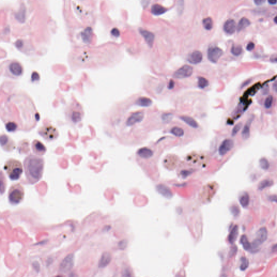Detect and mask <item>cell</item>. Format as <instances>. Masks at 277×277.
<instances>
[{
	"instance_id": "1",
	"label": "cell",
	"mask_w": 277,
	"mask_h": 277,
	"mask_svg": "<svg viewBox=\"0 0 277 277\" xmlns=\"http://www.w3.org/2000/svg\"><path fill=\"white\" fill-rule=\"evenodd\" d=\"M44 160L41 157L30 155L24 160V168L28 181L35 183L41 179L44 169Z\"/></svg>"
},
{
	"instance_id": "2",
	"label": "cell",
	"mask_w": 277,
	"mask_h": 277,
	"mask_svg": "<svg viewBox=\"0 0 277 277\" xmlns=\"http://www.w3.org/2000/svg\"><path fill=\"white\" fill-rule=\"evenodd\" d=\"M4 169L10 179H19L23 173V167L19 160L10 159L5 163Z\"/></svg>"
},
{
	"instance_id": "3",
	"label": "cell",
	"mask_w": 277,
	"mask_h": 277,
	"mask_svg": "<svg viewBox=\"0 0 277 277\" xmlns=\"http://www.w3.org/2000/svg\"><path fill=\"white\" fill-rule=\"evenodd\" d=\"M24 190L20 183H17L11 186L8 192L9 201L12 205L20 204L23 200Z\"/></svg>"
},
{
	"instance_id": "4",
	"label": "cell",
	"mask_w": 277,
	"mask_h": 277,
	"mask_svg": "<svg viewBox=\"0 0 277 277\" xmlns=\"http://www.w3.org/2000/svg\"><path fill=\"white\" fill-rule=\"evenodd\" d=\"M24 69L20 62L11 61L4 69V76L13 78H17L23 75Z\"/></svg>"
},
{
	"instance_id": "5",
	"label": "cell",
	"mask_w": 277,
	"mask_h": 277,
	"mask_svg": "<svg viewBox=\"0 0 277 277\" xmlns=\"http://www.w3.org/2000/svg\"><path fill=\"white\" fill-rule=\"evenodd\" d=\"M39 134L47 141H52L59 137V131L57 128L52 125H46L39 130Z\"/></svg>"
},
{
	"instance_id": "6",
	"label": "cell",
	"mask_w": 277,
	"mask_h": 277,
	"mask_svg": "<svg viewBox=\"0 0 277 277\" xmlns=\"http://www.w3.org/2000/svg\"><path fill=\"white\" fill-rule=\"evenodd\" d=\"M268 232L266 227H261L257 232L256 239L252 242L251 244V248L250 251H254L257 250L259 247L263 242L266 240Z\"/></svg>"
},
{
	"instance_id": "7",
	"label": "cell",
	"mask_w": 277,
	"mask_h": 277,
	"mask_svg": "<svg viewBox=\"0 0 277 277\" xmlns=\"http://www.w3.org/2000/svg\"><path fill=\"white\" fill-rule=\"evenodd\" d=\"M67 115L69 121L73 124H77L81 121L83 115V112L81 106H71Z\"/></svg>"
},
{
	"instance_id": "8",
	"label": "cell",
	"mask_w": 277,
	"mask_h": 277,
	"mask_svg": "<svg viewBox=\"0 0 277 277\" xmlns=\"http://www.w3.org/2000/svg\"><path fill=\"white\" fill-rule=\"evenodd\" d=\"M193 72V69L192 67H191V65H185L174 72V73L173 74V78L179 79L187 78L192 75Z\"/></svg>"
},
{
	"instance_id": "9",
	"label": "cell",
	"mask_w": 277,
	"mask_h": 277,
	"mask_svg": "<svg viewBox=\"0 0 277 277\" xmlns=\"http://www.w3.org/2000/svg\"><path fill=\"white\" fill-rule=\"evenodd\" d=\"M222 49L217 47H209L207 52V57L209 60L213 63H217L223 55Z\"/></svg>"
},
{
	"instance_id": "10",
	"label": "cell",
	"mask_w": 277,
	"mask_h": 277,
	"mask_svg": "<svg viewBox=\"0 0 277 277\" xmlns=\"http://www.w3.org/2000/svg\"><path fill=\"white\" fill-rule=\"evenodd\" d=\"M144 112L142 111H139L133 113L128 117L126 121V125L128 126H132L134 124L140 122L144 118Z\"/></svg>"
},
{
	"instance_id": "11",
	"label": "cell",
	"mask_w": 277,
	"mask_h": 277,
	"mask_svg": "<svg viewBox=\"0 0 277 277\" xmlns=\"http://www.w3.org/2000/svg\"><path fill=\"white\" fill-rule=\"evenodd\" d=\"M234 147V142L231 139H226L222 141L219 148V153L220 155H224L227 153Z\"/></svg>"
},
{
	"instance_id": "12",
	"label": "cell",
	"mask_w": 277,
	"mask_h": 277,
	"mask_svg": "<svg viewBox=\"0 0 277 277\" xmlns=\"http://www.w3.org/2000/svg\"><path fill=\"white\" fill-rule=\"evenodd\" d=\"M74 265V256L73 254L68 255L63 260L60 265V270L63 273H67L71 270Z\"/></svg>"
},
{
	"instance_id": "13",
	"label": "cell",
	"mask_w": 277,
	"mask_h": 277,
	"mask_svg": "<svg viewBox=\"0 0 277 277\" xmlns=\"http://www.w3.org/2000/svg\"><path fill=\"white\" fill-rule=\"evenodd\" d=\"M32 146L33 152L36 154V155L41 156L46 153L47 148L45 146V145L43 144L41 141L37 140L33 141Z\"/></svg>"
},
{
	"instance_id": "14",
	"label": "cell",
	"mask_w": 277,
	"mask_h": 277,
	"mask_svg": "<svg viewBox=\"0 0 277 277\" xmlns=\"http://www.w3.org/2000/svg\"><path fill=\"white\" fill-rule=\"evenodd\" d=\"M1 146L4 148V150L7 151H12L10 149V146L13 149H14L15 147V144L13 140L8 137L7 135H2L1 137Z\"/></svg>"
},
{
	"instance_id": "15",
	"label": "cell",
	"mask_w": 277,
	"mask_h": 277,
	"mask_svg": "<svg viewBox=\"0 0 277 277\" xmlns=\"http://www.w3.org/2000/svg\"><path fill=\"white\" fill-rule=\"evenodd\" d=\"M203 56L201 52H200V51L196 50L189 54L188 58V61L191 64L196 65L201 62Z\"/></svg>"
},
{
	"instance_id": "16",
	"label": "cell",
	"mask_w": 277,
	"mask_h": 277,
	"mask_svg": "<svg viewBox=\"0 0 277 277\" xmlns=\"http://www.w3.org/2000/svg\"><path fill=\"white\" fill-rule=\"evenodd\" d=\"M254 119V115H251L250 117L248 119L246 124H245L244 127L243 128V130H242L241 136L242 138L245 140L248 139L250 137V127Z\"/></svg>"
},
{
	"instance_id": "17",
	"label": "cell",
	"mask_w": 277,
	"mask_h": 277,
	"mask_svg": "<svg viewBox=\"0 0 277 277\" xmlns=\"http://www.w3.org/2000/svg\"><path fill=\"white\" fill-rule=\"evenodd\" d=\"M139 32L140 33L141 35L143 36L146 42L148 45V46L152 47L153 45L154 38H155L154 34L148 31L147 30L143 29L142 28L139 29Z\"/></svg>"
},
{
	"instance_id": "18",
	"label": "cell",
	"mask_w": 277,
	"mask_h": 277,
	"mask_svg": "<svg viewBox=\"0 0 277 277\" xmlns=\"http://www.w3.org/2000/svg\"><path fill=\"white\" fill-rule=\"evenodd\" d=\"M157 190L162 196L167 199H171L173 196V193L171 190L163 184H160L157 186Z\"/></svg>"
},
{
	"instance_id": "19",
	"label": "cell",
	"mask_w": 277,
	"mask_h": 277,
	"mask_svg": "<svg viewBox=\"0 0 277 277\" xmlns=\"http://www.w3.org/2000/svg\"><path fill=\"white\" fill-rule=\"evenodd\" d=\"M236 29V24L233 19L227 20L224 25V30L228 34H232Z\"/></svg>"
},
{
	"instance_id": "20",
	"label": "cell",
	"mask_w": 277,
	"mask_h": 277,
	"mask_svg": "<svg viewBox=\"0 0 277 277\" xmlns=\"http://www.w3.org/2000/svg\"><path fill=\"white\" fill-rule=\"evenodd\" d=\"M112 259L111 254L107 252H106L103 253L101 256V259L99 261V267L100 268H104L107 266L110 263Z\"/></svg>"
},
{
	"instance_id": "21",
	"label": "cell",
	"mask_w": 277,
	"mask_h": 277,
	"mask_svg": "<svg viewBox=\"0 0 277 277\" xmlns=\"http://www.w3.org/2000/svg\"><path fill=\"white\" fill-rule=\"evenodd\" d=\"M137 154L142 158L148 159L153 156V152L150 148L147 147H143L137 150Z\"/></svg>"
},
{
	"instance_id": "22",
	"label": "cell",
	"mask_w": 277,
	"mask_h": 277,
	"mask_svg": "<svg viewBox=\"0 0 277 277\" xmlns=\"http://www.w3.org/2000/svg\"><path fill=\"white\" fill-rule=\"evenodd\" d=\"M153 103L152 100L147 97H140L137 99L135 104L141 107H150Z\"/></svg>"
},
{
	"instance_id": "23",
	"label": "cell",
	"mask_w": 277,
	"mask_h": 277,
	"mask_svg": "<svg viewBox=\"0 0 277 277\" xmlns=\"http://www.w3.org/2000/svg\"><path fill=\"white\" fill-rule=\"evenodd\" d=\"M180 119L181 120L184 121L185 122H186L187 124H189V126L193 127L194 128H197L199 126L198 122L193 118L191 117L183 115V116H181L180 117Z\"/></svg>"
},
{
	"instance_id": "24",
	"label": "cell",
	"mask_w": 277,
	"mask_h": 277,
	"mask_svg": "<svg viewBox=\"0 0 277 277\" xmlns=\"http://www.w3.org/2000/svg\"><path fill=\"white\" fill-rule=\"evenodd\" d=\"M167 9L166 8L161 6L158 4H154L151 8V12L154 15H162L166 12Z\"/></svg>"
},
{
	"instance_id": "25",
	"label": "cell",
	"mask_w": 277,
	"mask_h": 277,
	"mask_svg": "<svg viewBox=\"0 0 277 277\" xmlns=\"http://www.w3.org/2000/svg\"><path fill=\"white\" fill-rule=\"evenodd\" d=\"M238 232H239L238 226L237 225H235V226L233 227V228H232V230L230 232V235H228V242L230 244H233L235 241V240H237V237H238Z\"/></svg>"
},
{
	"instance_id": "26",
	"label": "cell",
	"mask_w": 277,
	"mask_h": 277,
	"mask_svg": "<svg viewBox=\"0 0 277 277\" xmlns=\"http://www.w3.org/2000/svg\"><path fill=\"white\" fill-rule=\"evenodd\" d=\"M251 24L250 21L246 17H242L239 21L237 26L238 32H240L242 30L245 29L246 28L249 26Z\"/></svg>"
},
{
	"instance_id": "27",
	"label": "cell",
	"mask_w": 277,
	"mask_h": 277,
	"mask_svg": "<svg viewBox=\"0 0 277 277\" xmlns=\"http://www.w3.org/2000/svg\"><path fill=\"white\" fill-rule=\"evenodd\" d=\"M239 202L244 207H247L250 203V196L248 193L244 192L239 197Z\"/></svg>"
},
{
	"instance_id": "28",
	"label": "cell",
	"mask_w": 277,
	"mask_h": 277,
	"mask_svg": "<svg viewBox=\"0 0 277 277\" xmlns=\"http://www.w3.org/2000/svg\"><path fill=\"white\" fill-rule=\"evenodd\" d=\"M92 30L91 28L87 27L85 31L82 33V38L85 43L90 42L91 40V35Z\"/></svg>"
},
{
	"instance_id": "29",
	"label": "cell",
	"mask_w": 277,
	"mask_h": 277,
	"mask_svg": "<svg viewBox=\"0 0 277 277\" xmlns=\"http://www.w3.org/2000/svg\"><path fill=\"white\" fill-rule=\"evenodd\" d=\"M273 185V181L270 179H265L261 181L260 183H259L258 189L260 191H262L263 189L269 187Z\"/></svg>"
},
{
	"instance_id": "30",
	"label": "cell",
	"mask_w": 277,
	"mask_h": 277,
	"mask_svg": "<svg viewBox=\"0 0 277 277\" xmlns=\"http://www.w3.org/2000/svg\"><path fill=\"white\" fill-rule=\"evenodd\" d=\"M16 19L20 22H24L26 20V9L24 6L20 9L19 12L16 15Z\"/></svg>"
},
{
	"instance_id": "31",
	"label": "cell",
	"mask_w": 277,
	"mask_h": 277,
	"mask_svg": "<svg viewBox=\"0 0 277 277\" xmlns=\"http://www.w3.org/2000/svg\"><path fill=\"white\" fill-rule=\"evenodd\" d=\"M240 242L242 245V247L246 251H250L251 248V245L248 240L246 235H243L241 236Z\"/></svg>"
},
{
	"instance_id": "32",
	"label": "cell",
	"mask_w": 277,
	"mask_h": 277,
	"mask_svg": "<svg viewBox=\"0 0 277 277\" xmlns=\"http://www.w3.org/2000/svg\"><path fill=\"white\" fill-rule=\"evenodd\" d=\"M171 133L178 137H183L184 135V130L183 128L179 127H174L170 130Z\"/></svg>"
},
{
	"instance_id": "33",
	"label": "cell",
	"mask_w": 277,
	"mask_h": 277,
	"mask_svg": "<svg viewBox=\"0 0 277 277\" xmlns=\"http://www.w3.org/2000/svg\"><path fill=\"white\" fill-rule=\"evenodd\" d=\"M198 85L200 88L204 89V88H206L209 86V80L202 76L198 77Z\"/></svg>"
},
{
	"instance_id": "34",
	"label": "cell",
	"mask_w": 277,
	"mask_h": 277,
	"mask_svg": "<svg viewBox=\"0 0 277 277\" xmlns=\"http://www.w3.org/2000/svg\"><path fill=\"white\" fill-rule=\"evenodd\" d=\"M202 24L206 29L210 30L213 28V20L211 17L205 18L202 21Z\"/></svg>"
},
{
	"instance_id": "35",
	"label": "cell",
	"mask_w": 277,
	"mask_h": 277,
	"mask_svg": "<svg viewBox=\"0 0 277 277\" xmlns=\"http://www.w3.org/2000/svg\"><path fill=\"white\" fill-rule=\"evenodd\" d=\"M231 52L233 55L238 56L241 55V53L242 52V48L241 46L240 45H237V46L233 45L232 47Z\"/></svg>"
},
{
	"instance_id": "36",
	"label": "cell",
	"mask_w": 277,
	"mask_h": 277,
	"mask_svg": "<svg viewBox=\"0 0 277 277\" xmlns=\"http://www.w3.org/2000/svg\"><path fill=\"white\" fill-rule=\"evenodd\" d=\"M259 164L261 168L264 170H267L270 167L269 162L265 158H261L259 160Z\"/></svg>"
},
{
	"instance_id": "37",
	"label": "cell",
	"mask_w": 277,
	"mask_h": 277,
	"mask_svg": "<svg viewBox=\"0 0 277 277\" xmlns=\"http://www.w3.org/2000/svg\"><path fill=\"white\" fill-rule=\"evenodd\" d=\"M6 127L9 132H15L17 129V125L13 121H9L6 124Z\"/></svg>"
},
{
	"instance_id": "38",
	"label": "cell",
	"mask_w": 277,
	"mask_h": 277,
	"mask_svg": "<svg viewBox=\"0 0 277 277\" xmlns=\"http://www.w3.org/2000/svg\"><path fill=\"white\" fill-rule=\"evenodd\" d=\"M241 264L240 266V269L241 271L246 270L249 266V261L246 257H242L241 258Z\"/></svg>"
},
{
	"instance_id": "39",
	"label": "cell",
	"mask_w": 277,
	"mask_h": 277,
	"mask_svg": "<svg viewBox=\"0 0 277 277\" xmlns=\"http://www.w3.org/2000/svg\"><path fill=\"white\" fill-rule=\"evenodd\" d=\"M273 96L272 95L268 96L264 102V107L267 109L271 107L273 104Z\"/></svg>"
},
{
	"instance_id": "40",
	"label": "cell",
	"mask_w": 277,
	"mask_h": 277,
	"mask_svg": "<svg viewBox=\"0 0 277 277\" xmlns=\"http://www.w3.org/2000/svg\"><path fill=\"white\" fill-rule=\"evenodd\" d=\"M230 211L231 212L232 214L235 217H238L240 214V209L237 205L232 206L230 207Z\"/></svg>"
},
{
	"instance_id": "41",
	"label": "cell",
	"mask_w": 277,
	"mask_h": 277,
	"mask_svg": "<svg viewBox=\"0 0 277 277\" xmlns=\"http://www.w3.org/2000/svg\"><path fill=\"white\" fill-rule=\"evenodd\" d=\"M242 126V124L241 122H239L238 124L235 125V127L233 128L232 131V137H235V135H237V134L238 133V132H239V130H240Z\"/></svg>"
},
{
	"instance_id": "42",
	"label": "cell",
	"mask_w": 277,
	"mask_h": 277,
	"mask_svg": "<svg viewBox=\"0 0 277 277\" xmlns=\"http://www.w3.org/2000/svg\"><path fill=\"white\" fill-rule=\"evenodd\" d=\"M184 9V0H178L177 4V10L180 15L183 13Z\"/></svg>"
},
{
	"instance_id": "43",
	"label": "cell",
	"mask_w": 277,
	"mask_h": 277,
	"mask_svg": "<svg viewBox=\"0 0 277 277\" xmlns=\"http://www.w3.org/2000/svg\"><path fill=\"white\" fill-rule=\"evenodd\" d=\"M269 91H270V88H269L268 85L266 84V85H263L262 87L261 91V94L264 95H266L269 93Z\"/></svg>"
},
{
	"instance_id": "44",
	"label": "cell",
	"mask_w": 277,
	"mask_h": 277,
	"mask_svg": "<svg viewBox=\"0 0 277 277\" xmlns=\"http://www.w3.org/2000/svg\"><path fill=\"white\" fill-rule=\"evenodd\" d=\"M127 244H128V241L127 240L124 239L119 242V248L120 250H124L126 248H127Z\"/></svg>"
},
{
	"instance_id": "45",
	"label": "cell",
	"mask_w": 277,
	"mask_h": 277,
	"mask_svg": "<svg viewBox=\"0 0 277 277\" xmlns=\"http://www.w3.org/2000/svg\"><path fill=\"white\" fill-rule=\"evenodd\" d=\"M172 117H173V114L171 113H165V114H163L162 115L163 120L167 122L171 120Z\"/></svg>"
},
{
	"instance_id": "46",
	"label": "cell",
	"mask_w": 277,
	"mask_h": 277,
	"mask_svg": "<svg viewBox=\"0 0 277 277\" xmlns=\"http://www.w3.org/2000/svg\"><path fill=\"white\" fill-rule=\"evenodd\" d=\"M237 250H238V248L235 246H233V248H232L230 250V252H229V257H230V258H231L233 256H234L235 254L237 253Z\"/></svg>"
},
{
	"instance_id": "47",
	"label": "cell",
	"mask_w": 277,
	"mask_h": 277,
	"mask_svg": "<svg viewBox=\"0 0 277 277\" xmlns=\"http://www.w3.org/2000/svg\"><path fill=\"white\" fill-rule=\"evenodd\" d=\"M111 34L113 36H115V37H119L120 36V32H119V29L117 28H114L112 30Z\"/></svg>"
},
{
	"instance_id": "48",
	"label": "cell",
	"mask_w": 277,
	"mask_h": 277,
	"mask_svg": "<svg viewBox=\"0 0 277 277\" xmlns=\"http://www.w3.org/2000/svg\"><path fill=\"white\" fill-rule=\"evenodd\" d=\"M254 47H255V45L253 42H251L248 43V45L246 46V49L248 50V51H252V50H253L254 49Z\"/></svg>"
},
{
	"instance_id": "49",
	"label": "cell",
	"mask_w": 277,
	"mask_h": 277,
	"mask_svg": "<svg viewBox=\"0 0 277 277\" xmlns=\"http://www.w3.org/2000/svg\"><path fill=\"white\" fill-rule=\"evenodd\" d=\"M141 4L144 8H146L150 2V0H140Z\"/></svg>"
},
{
	"instance_id": "50",
	"label": "cell",
	"mask_w": 277,
	"mask_h": 277,
	"mask_svg": "<svg viewBox=\"0 0 277 277\" xmlns=\"http://www.w3.org/2000/svg\"><path fill=\"white\" fill-rule=\"evenodd\" d=\"M252 82V80L251 79H248L247 80L245 81L241 85V87H240V88H244V87H245L246 86H247L248 85H249L250 83Z\"/></svg>"
},
{
	"instance_id": "51",
	"label": "cell",
	"mask_w": 277,
	"mask_h": 277,
	"mask_svg": "<svg viewBox=\"0 0 277 277\" xmlns=\"http://www.w3.org/2000/svg\"><path fill=\"white\" fill-rule=\"evenodd\" d=\"M268 199L271 201L277 202V196H276V195H272V196H269Z\"/></svg>"
},
{
	"instance_id": "52",
	"label": "cell",
	"mask_w": 277,
	"mask_h": 277,
	"mask_svg": "<svg viewBox=\"0 0 277 277\" xmlns=\"http://www.w3.org/2000/svg\"><path fill=\"white\" fill-rule=\"evenodd\" d=\"M192 172H190L189 171H183L181 172V176L184 177V178H186L188 176H189L190 174H191Z\"/></svg>"
},
{
	"instance_id": "53",
	"label": "cell",
	"mask_w": 277,
	"mask_h": 277,
	"mask_svg": "<svg viewBox=\"0 0 277 277\" xmlns=\"http://www.w3.org/2000/svg\"><path fill=\"white\" fill-rule=\"evenodd\" d=\"M175 86V82L173 80H171L168 85V88L169 89H172Z\"/></svg>"
},
{
	"instance_id": "54",
	"label": "cell",
	"mask_w": 277,
	"mask_h": 277,
	"mask_svg": "<svg viewBox=\"0 0 277 277\" xmlns=\"http://www.w3.org/2000/svg\"><path fill=\"white\" fill-rule=\"evenodd\" d=\"M266 0H253L254 4L257 6H260L265 3Z\"/></svg>"
},
{
	"instance_id": "55",
	"label": "cell",
	"mask_w": 277,
	"mask_h": 277,
	"mask_svg": "<svg viewBox=\"0 0 277 277\" xmlns=\"http://www.w3.org/2000/svg\"><path fill=\"white\" fill-rule=\"evenodd\" d=\"M272 89H273L274 91L277 93V80L274 82L272 85Z\"/></svg>"
},
{
	"instance_id": "56",
	"label": "cell",
	"mask_w": 277,
	"mask_h": 277,
	"mask_svg": "<svg viewBox=\"0 0 277 277\" xmlns=\"http://www.w3.org/2000/svg\"><path fill=\"white\" fill-rule=\"evenodd\" d=\"M270 61L273 63H277V56L271 57L270 58Z\"/></svg>"
},
{
	"instance_id": "57",
	"label": "cell",
	"mask_w": 277,
	"mask_h": 277,
	"mask_svg": "<svg viewBox=\"0 0 277 277\" xmlns=\"http://www.w3.org/2000/svg\"><path fill=\"white\" fill-rule=\"evenodd\" d=\"M268 2L270 4L274 5L277 4V0H268Z\"/></svg>"
},
{
	"instance_id": "58",
	"label": "cell",
	"mask_w": 277,
	"mask_h": 277,
	"mask_svg": "<svg viewBox=\"0 0 277 277\" xmlns=\"http://www.w3.org/2000/svg\"><path fill=\"white\" fill-rule=\"evenodd\" d=\"M272 251L273 252H277V244L274 245L272 248Z\"/></svg>"
},
{
	"instance_id": "59",
	"label": "cell",
	"mask_w": 277,
	"mask_h": 277,
	"mask_svg": "<svg viewBox=\"0 0 277 277\" xmlns=\"http://www.w3.org/2000/svg\"><path fill=\"white\" fill-rule=\"evenodd\" d=\"M16 45H17V47H19H19H21L22 46V41H20V40L17 41V43H16Z\"/></svg>"
},
{
	"instance_id": "60",
	"label": "cell",
	"mask_w": 277,
	"mask_h": 277,
	"mask_svg": "<svg viewBox=\"0 0 277 277\" xmlns=\"http://www.w3.org/2000/svg\"><path fill=\"white\" fill-rule=\"evenodd\" d=\"M227 123L228 124H232L233 123V121H232L231 119H228V121H227Z\"/></svg>"
},
{
	"instance_id": "61",
	"label": "cell",
	"mask_w": 277,
	"mask_h": 277,
	"mask_svg": "<svg viewBox=\"0 0 277 277\" xmlns=\"http://www.w3.org/2000/svg\"><path fill=\"white\" fill-rule=\"evenodd\" d=\"M274 22H275V23H277V15L276 16V17H274Z\"/></svg>"
}]
</instances>
